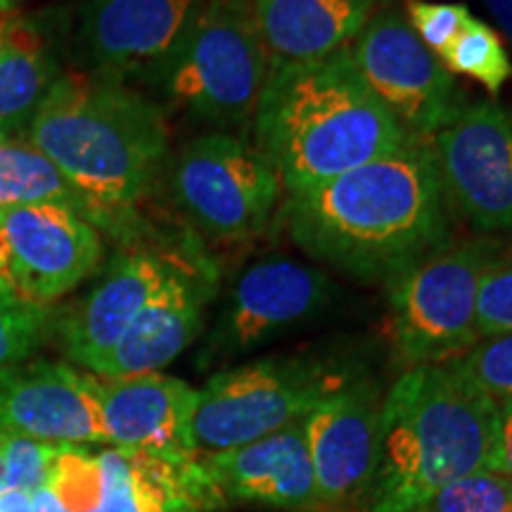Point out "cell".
Wrapping results in <instances>:
<instances>
[{"mask_svg":"<svg viewBox=\"0 0 512 512\" xmlns=\"http://www.w3.org/2000/svg\"><path fill=\"white\" fill-rule=\"evenodd\" d=\"M254 145L285 195L392 155L411 138L356 72L349 50L306 62H268L252 117Z\"/></svg>","mask_w":512,"mask_h":512,"instance_id":"cell-3","label":"cell"},{"mask_svg":"<svg viewBox=\"0 0 512 512\" xmlns=\"http://www.w3.org/2000/svg\"><path fill=\"white\" fill-rule=\"evenodd\" d=\"M494 259L491 242H451L387 283L392 342L406 370L456 361L482 339L477 290Z\"/></svg>","mask_w":512,"mask_h":512,"instance_id":"cell-7","label":"cell"},{"mask_svg":"<svg viewBox=\"0 0 512 512\" xmlns=\"http://www.w3.org/2000/svg\"><path fill=\"white\" fill-rule=\"evenodd\" d=\"M50 330V306L29 302L0 280V370L24 363Z\"/></svg>","mask_w":512,"mask_h":512,"instance_id":"cell-26","label":"cell"},{"mask_svg":"<svg viewBox=\"0 0 512 512\" xmlns=\"http://www.w3.org/2000/svg\"><path fill=\"white\" fill-rule=\"evenodd\" d=\"M98 460L102 512H211L226 501L202 456L169 458L112 446Z\"/></svg>","mask_w":512,"mask_h":512,"instance_id":"cell-19","label":"cell"},{"mask_svg":"<svg viewBox=\"0 0 512 512\" xmlns=\"http://www.w3.org/2000/svg\"><path fill=\"white\" fill-rule=\"evenodd\" d=\"M406 19L422 46L439 57L465 29V24L472 19V12L463 3L406 0Z\"/></svg>","mask_w":512,"mask_h":512,"instance_id":"cell-29","label":"cell"},{"mask_svg":"<svg viewBox=\"0 0 512 512\" xmlns=\"http://www.w3.org/2000/svg\"><path fill=\"white\" fill-rule=\"evenodd\" d=\"M19 0H0V15H5V12H12L17 8Z\"/></svg>","mask_w":512,"mask_h":512,"instance_id":"cell-38","label":"cell"},{"mask_svg":"<svg viewBox=\"0 0 512 512\" xmlns=\"http://www.w3.org/2000/svg\"><path fill=\"white\" fill-rule=\"evenodd\" d=\"M27 136L91 204L95 226L119 235L136 230V207L169 162L162 110L121 81L91 72L60 76Z\"/></svg>","mask_w":512,"mask_h":512,"instance_id":"cell-2","label":"cell"},{"mask_svg":"<svg viewBox=\"0 0 512 512\" xmlns=\"http://www.w3.org/2000/svg\"><path fill=\"white\" fill-rule=\"evenodd\" d=\"M181 256L131 247L117 254L102 278L60 323L64 354L88 373L124 335Z\"/></svg>","mask_w":512,"mask_h":512,"instance_id":"cell-17","label":"cell"},{"mask_svg":"<svg viewBox=\"0 0 512 512\" xmlns=\"http://www.w3.org/2000/svg\"><path fill=\"white\" fill-rule=\"evenodd\" d=\"M347 380L309 358H264L211 375L192 413L197 453L211 456L285 430Z\"/></svg>","mask_w":512,"mask_h":512,"instance_id":"cell-8","label":"cell"},{"mask_svg":"<svg viewBox=\"0 0 512 512\" xmlns=\"http://www.w3.org/2000/svg\"><path fill=\"white\" fill-rule=\"evenodd\" d=\"M0 512H31V494L22 489H5L0 494Z\"/></svg>","mask_w":512,"mask_h":512,"instance_id":"cell-34","label":"cell"},{"mask_svg":"<svg viewBox=\"0 0 512 512\" xmlns=\"http://www.w3.org/2000/svg\"><path fill=\"white\" fill-rule=\"evenodd\" d=\"M448 209L430 143L411 140L392 155L285 195L278 219L311 259L363 283H392L451 245Z\"/></svg>","mask_w":512,"mask_h":512,"instance_id":"cell-1","label":"cell"},{"mask_svg":"<svg viewBox=\"0 0 512 512\" xmlns=\"http://www.w3.org/2000/svg\"><path fill=\"white\" fill-rule=\"evenodd\" d=\"M498 403L456 363L403 370L382 401L370 512H425L444 486L489 470Z\"/></svg>","mask_w":512,"mask_h":512,"instance_id":"cell-4","label":"cell"},{"mask_svg":"<svg viewBox=\"0 0 512 512\" xmlns=\"http://www.w3.org/2000/svg\"><path fill=\"white\" fill-rule=\"evenodd\" d=\"M337 285L318 266L287 256H268L247 266L230 285L226 304L211 330V356L247 354L335 302Z\"/></svg>","mask_w":512,"mask_h":512,"instance_id":"cell-11","label":"cell"},{"mask_svg":"<svg viewBox=\"0 0 512 512\" xmlns=\"http://www.w3.org/2000/svg\"><path fill=\"white\" fill-rule=\"evenodd\" d=\"M62 444H46L29 437L8 434L5 439V489H22L34 494L48 484L50 465Z\"/></svg>","mask_w":512,"mask_h":512,"instance_id":"cell-31","label":"cell"},{"mask_svg":"<svg viewBox=\"0 0 512 512\" xmlns=\"http://www.w3.org/2000/svg\"><path fill=\"white\" fill-rule=\"evenodd\" d=\"M8 245V280L29 302L50 306L91 278L102 264L100 228L57 202L0 211Z\"/></svg>","mask_w":512,"mask_h":512,"instance_id":"cell-12","label":"cell"},{"mask_svg":"<svg viewBox=\"0 0 512 512\" xmlns=\"http://www.w3.org/2000/svg\"><path fill=\"white\" fill-rule=\"evenodd\" d=\"M382 401L370 380H347L304 415L320 503H344L368 491L380 444Z\"/></svg>","mask_w":512,"mask_h":512,"instance_id":"cell-15","label":"cell"},{"mask_svg":"<svg viewBox=\"0 0 512 512\" xmlns=\"http://www.w3.org/2000/svg\"><path fill=\"white\" fill-rule=\"evenodd\" d=\"M425 512H512V479L494 470H477L456 479Z\"/></svg>","mask_w":512,"mask_h":512,"instance_id":"cell-27","label":"cell"},{"mask_svg":"<svg viewBox=\"0 0 512 512\" xmlns=\"http://www.w3.org/2000/svg\"><path fill=\"white\" fill-rule=\"evenodd\" d=\"M347 50L356 72L411 140L427 143L463 107L453 74L422 46L401 12H377Z\"/></svg>","mask_w":512,"mask_h":512,"instance_id":"cell-9","label":"cell"},{"mask_svg":"<svg viewBox=\"0 0 512 512\" xmlns=\"http://www.w3.org/2000/svg\"><path fill=\"white\" fill-rule=\"evenodd\" d=\"M57 79L53 48L36 19L15 10L0 15V138L29 133Z\"/></svg>","mask_w":512,"mask_h":512,"instance_id":"cell-22","label":"cell"},{"mask_svg":"<svg viewBox=\"0 0 512 512\" xmlns=\"http://www.w3.org/2000/svg\"><path fill=\"white\" fill-rule=\"evenodd\" d=\"M176 209L211 240L240 242L273 221L283 183L256 145L228 131L192 138L166 162Z\"/></svg>","mask_w":512,"mask_h":512,"instance_id":"cell-6","label":"cell"},{"mask_svg":"<svg viewBox=\"0 0 512 512\" xmlns=\"http://www.w3.org/2000/svg\"><path fill=\"white\" fill-rule=\"evenodd\" d=\"M0 280H8V245H5L3 228H0Z\"/></svg>","mask_w":512,"mask_h":512,"instance_id":"cell-36","label":"cell"},{"mask_svg":"<svg viewBox=\"0 0 512 512\" xmlns=\"http://www.w3.org/2000/svg\"><path fill=\"white\" fill-rule=\"evenodd\" d=\"M373 8V0H252L268 62L318 60L347 48Z\"/></svg>","mask_w":512,"mask_h":512,"instance_id":"cell-21","label":"cell"},{"mask_svg":"<svg viewBox=\"0 0 512 512\" xmlns=\"http://www.w3.org/2000/svg\"><path fill=\"white\" fill-rule=\"evenodd\" d=\"M0 430L46 444H107L98 377L53 361L0 370Z\"/></svg>","mask_w":512,"mask_h":512,"instance_id":"cell-13","label":"cell"},{"mask_svg":"<svg viewBox=\"0 0 512 512\" xmlns=\"http://www.w3.org/2000/svg\"><path fill=\"white\" fill-rule=\"evenodd\" d=\"M46 486L62 512H102L105 482L100 460L83 446L62 444L57 448Z\"/></svg>","mask_w":512,"mask_h":512,"instance_id":"cell-25","label":"cell"},{"mask_svg":"<svg viewBox=\"0 0 512 512\" xmlns=\"http://www.w3.org/2000/svg\"><path fill=\"white\" fill-rule=\"evenodd\" d=\"M268 72L252 0H202L157 76L171 105L216 126L252 121Z\"/></svg>","mask_w":512,"mask_h":512,"instance_id":"cell-5","label":"cell"},{"mask_svg":"<svg viewBox=\"0 0 512 512\" xmlns=\"http://www.w3.org/2000/svg\"><path fill=\"white\" fill-rule=\"evenodd\" d=\"M453 363L496 403L512 401V332L482 337Z\"/></svg>","mask_w":512,"mask_h":512,"instance_id":"cell-28","label":"cell"},{"mask_svg":"<svg viewBox=\"0 0 512 512\" xmlns=\"http://www.w3.org/2000/svg\"><path fill=\"white\" fill-rule=\"evenodd\" d=\"M200 5L202 0H88L81 46L91 74L157 79Z\"/></svg>","mask_w":512,"mask_h":512,"instance_id":"cell-14","label":"cell"},{"mask_svg":"<svg viewBox=\"0 0 512 512\" xmlns=\"http://www.w3.org/2000/svg\"><path fill=\"white\" fill-rule=\"evenodd\" d=\"M373 3H375V5H380V8H384V5H392L394 0H373Z\"/></svg>","mask_w":512,"mask_h":512,"instance_id":"cell-39","label":"cell"},{"mask_svg":"<svg viewBox=\"0 0 512 512\" xmlns=\"http://www.w3.org/2000/svg\"><path fill=\"white\" fill-rule=\"evenodd\" d=\"M482 5L494 19L498 36H503L512 46V0H482Z\"/></svg>","mask_w":512,"mask_h":512,"instance_id":"cell-33","label":"cell"},{"mask_svg":"<svg viewBox=\"0 0 512 512\" xmlns=\"http://www.w3.org/2000/svg\"><path fill=\"white\" fill-rule=\"evenodd\" d=\"M98 389L107 444L152 456H200L192 439L197 389L185 380L162 373L98 377Z\"/></svg>","mask_w":512,"mask_h":512,"instance_id":"cell-18","label":"cell"},{"mask_svg":"<svg viewBox=\"0 0 512 512\" xmlns=\"http://www.w3.org/2000/svg\"><path fill=\"white\" fill-rule=\"evenodd\" d=\"M302 420L252 444L202 456L223 496L278 508L316 503V477Z\"/></svg>","mask_w":512,"mask_h":512,"instance_id":"cell-20","label":"cell"},{"mask_svg":"<svg viewBox=\"0 0 512 512\" xmlns=\"http://www.w3.org/2000/svg\"><path fill=\"white\" fill-rule=\"evenodd\" d=\"M214 278L209 264H190L181 256L164 285L133 318L119 342L100 358L91 375L114 380L162 373L200 335Z\"/></svg>","mask_w":512,"mask_h":512,"instance_id":"cell-16","label":"cell"},{"mask_svg":"<svg viewBox=\"0 0 512 512\" xmlns=\"http://www.w3.org/2000/svg\"><path fill=\"white\" fill-rule=\"evenodd\" d=\"M439 60L448 72L482 83L491 95L501 91L512 76V62L503 38L475 15L456 36V41L439 55Z\"/></svg>","mask_w":512,"mask_h":512,"instance_id":"cell-24","label":"cell"},{"mask_svg":"<svg viewBox=\"0 0 512 512\" xmlns=\"http://www.w3.org/2000/svg\"><path fill=\"white\" fill-rule=\"evenodd\" d=\"M31 512H62L60 503L53 496V491L48 486H41V489L31 494Z\"/></svg>","mask_w":512,"mask_h":512,"instance_id":"cell-35","label":"cell"},{"mask_svg":"<svg viewBox=\"0 0 512 512\" xmlns=\"http://www.w3.org/2000/svg\"><path fill=\"white\" fill-rule=\"evenodd\" d=\"M479 337L512 332V259H496L484 268L477 290Z\"/></svg>","mask_w":512,"mask_h":512,"instance_id":"cell-30","label":"cell"},{"mask_svg":"<svg viewBox=\"0 0 512 512\" xmlns=\"http://www.w3.org/2000/svg\"><path fill=\"white\" fill-rule=\"evenodd\" d=\"M5 439H8V432L0 430V494L5 491Z\"/></svg>","mask_w":512,"mask_h":512,"instance_id":"cell-37","label":"cell"},{"mask_svg":"<svg viewBox=\"0 0 512 512\" xmlns=\"http://www.w3.org/2000/svg\"><path fill=\"white\" fill-rule=\"evenodd\" d=\"M489 470L512 479V401L498 403V432Z\"/></svg>","mask_w":512,"mask_h":512,"instance_id":"cell-32","label":"cell"},{"mask_svg":"<svg viewBox=\"0 0 512 512\" xmlns=\"http://www.w3.org/2000/svg\"><path fill=\"white\" fill-rule=\"evenodd\" d=\"M427 143L448 204L482 233L512 238V112L494 100L463 105Z\"/></svg>","mask_w":512,"mask_h":512,"instance_id":"cell-10","label":"cell"},{"mask_svg":"<svg viewBox=\"0 0 512 512\" xmlns=\"http://www.w3.org/2000/svg\"><path fill=\"white\" fill-rule=\"evenodd\" d=\"M43 202L67 204L95 223L91 204L43 152H38L29 140L0 138V211Z\"/></svg>","mask_w":512,"mask_h":512,"instance_id":"cell-23","label":"cell"}]
</instances>
